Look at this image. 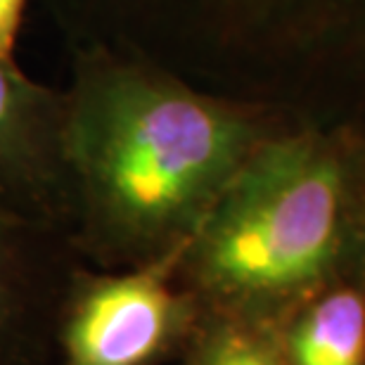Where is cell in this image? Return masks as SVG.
I'll return each mask as SVG.
<instances>
[{
    "label": "cell",
    "mask_w": 365,
    "mask_h": 365,
    "mask_svg": "<svg viewBox=\"0 0 365 365\" xmlns=\"http://www.w3.org/2000/svg\"><path fill=\"white\" fill-rule=\"evenodd\" d=\"M62 157L88 245L155 261L187 245L254 148L282 126L268 100L218 93L100 46L69 48Z\"/></svg>",
    "instance_id": "obj_1"
},
{
    "label": "cell",
    "mask_w": 365,
    "mask_h": 365,
    "mask_svg": "<svg viewBox=\"0 0 365 365\" xmlns=\"http://www.w3.org/2000/svg\"><path fill=\"white\" fill-rule=\"evenodd\" d=\"M180 268L235 318H282L365 273V143L351 130L282 126L235 171Z\"/></svg>",
    "instance_id": "obj_2"
},
{
    "label": "cell",
    "mask_w": 365,
    "mask_h": 365,
    "mask_svg": "<svg viewBox=\"0 0 365 365\" xmlns=\"http://www.w3.org/2000/svg\"><path fill=\"white\" fill-rule=\"evenodd\" d=\"M93 26L171 41L209 60H250L306 41L320 21H363L365 0H60Z\"/></svg>",
    "instance_id": "obj_3"
},
{
    "label": "cell",
    "mask_w": 365,
    "mask_h": 365,
    "mask_svg": "<svg viewBox=\"0 0 365 365\" xmlns=\"http://www.w3.org/2000/svg\"><path fill=\"white\" fill-rule=\"evenodd\" d=\"M182 250L126 275L95 280L67 332V365H145L176 330L182 302L171 289Z\"/></svg>",
    "instance_id": "obj_4"
},
{
    "label": "cell",
    "mask_w": 365,
    "mask_h": 365,
    "mask_svg": "<svg viewBox=\"0 0 365 365\" xmlns=\"http://www.w3.org/2000/svg\"><path fill=\"white\" fill-rule=\"evenodd\" d=\"M64 91L0 57V195L69 200L62 157Z\"/></svg>",
    "instance_id": "obj_5"
},
{
    "label": "cell",
    "mask_w": 365,
    "mask_h": 365,
    "mask_svg": "<svg viewBox=\"0 0 365 365\" xmlns=\"http://www.w3.org/2000/svg\"><path fill=\"white\" fill-rule=\"evenodd\" d=\"M280 320L287 365H365V273L318 289Z\"/></svg>",
    "instance_id": "obj_6"
},
{
    "label": "cell",
    "mask_w": 365,
    "mask_h": 365,
    "mask_svg": "<svg viewBox=\"0 0 365 365\" xmlns=\"http://www.w3.org/2000/svg\"><path fill=\"white\" fill-rule=\"evenodd\" d=\"M195 365H287L280 341L245 318H230L202 339Z\"/></svg>",
    "instance_id": "obj_7"
},
{
    "label": "cell",
    "mask_w": 365,
    "mask_h": 365,
    "mask_svg": "<svg viewBox=\"0 0 365 365\" xmlns=\"http://www.w3.org/2000/svg\"><path fill=\"white\" fill-rule=\"evenodd\" d=\"M29 0H0V57L14 60L21 21H24Z\"/></svg>",
    "instance_id": "obj_8"
},
{
    "label": "cell",
    "mask_w": 365,
    "mask_h": 365,
    "mask_svg": "<svg viewBox=\"0 0 365 365\" xmlns=\"http://www.w3.org/2000/svg\"><path fill=\"white\" fill-rule=\"evenodd\" d=\"M3 268H5V252L0 247V280H3Z\"/></svg>",
    "instance_id": "obj_9"
}]
</instances>
